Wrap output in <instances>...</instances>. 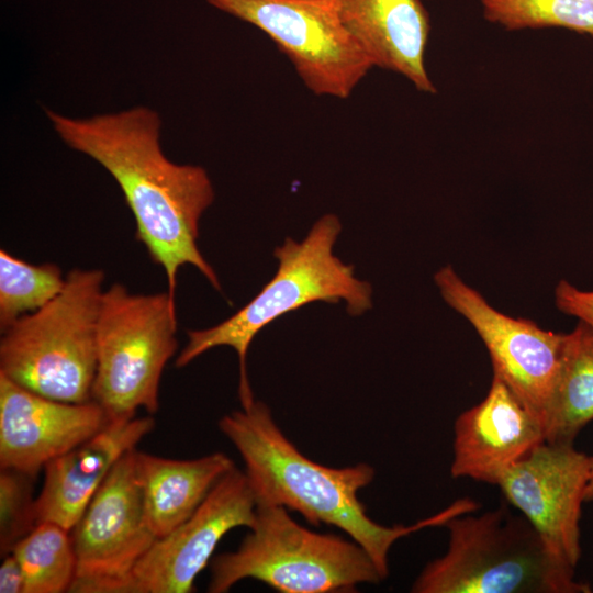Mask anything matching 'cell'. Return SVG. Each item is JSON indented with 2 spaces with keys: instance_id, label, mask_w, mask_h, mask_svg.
I'll return each instance as SVG.
<instances>
[{
  "instance_id": "obj_25",
  "label": "cell",
  "mask_w": 593,
  "mask_h": 593,
  "mask_svg": "<svg viewBox=\"0 0 593 593\" xmlns=\"http://www.w3.org/2000/svg\"><path fill=\"white\" fill-rule=\"evenodd\" d=\"M585 502H592L593 501V457H591V474L590 480L585 490Z\"/></svg>"
},
{
  "instance_id": "obj_1",
  "label": "cell",
  "mask_w": 593,
  "mask_h": 593,
  "mask_svg": "<svg viewBox=\"0 0 593 593\" xmlns=\"http://www.w3.org/2000/svg\"><path fill=\"white\" fill-rule=\"evenodd\" d=\"M47 116L70 148L100 164L116 181L136 224V238L165 271L175 300L180 267H195L216 290L214 269L198 247L200 219L214 200L206 170L176 164L164 154L161 121L146 107L90 118Z\"/></svg>"
},
{
  "instance_id": "obj_8",
  "label": "cell",
  "mask_w": 593,
  "mask_h": 593,
  "mask_svg": "<svg viewBox=\"0 0 593 593\" xmlns=\"http://www.w3.org/2000/svg\"><path fill=\"white\" fill-rule=\"evenodd\" d=\"M265 34L317 96L348 98L373 68L326 0H206Z\"/></svg>"
},
{
  "instance_id": "obj_23",
  "label": "cell",
  "mask_w": 593,
  "mask_h": 593,
  "mask_svg": "<svg viewBox=\"0 0 593 593\" xmlns=\"http://www.w3.org/2000/svg\"><path fill=\"white\" fill-rule=\"evenodd\" d=\"M555 303L562 313L593 327V291L580 290L562 279L555 289Z\"/></svg>"
},
{
  "instance_id": "obj_11",
  "label": "cell",
  "mask_w": 593,
  "mask_h": 593,
  "mask_svg": "<svg viewBox=\"0 0 593 593\" xmlns=\"http://www.w3.org/2000/svg\"><path fill=\"white\" fill-rule=\"evenodd\" d=\"M591 474V457L568 444L544 441L513 465L500 486L506 501L532 524L567 566L581 557V506Z\"/></svg>"
},
{
  "instance_id": "obj_16",
  "label": "cell",
  "mask_w": 593,
  "mask_h": 593,
  "mask_svg": "<svg viewBox=\"0 0 593 593\" xmlns=\"http://www.w3.org/2000/svg\"><path fill=\"white\" fill-rule=\"evenodd\" d=\"M373 67L435 93L425 65L430 19L422 0H326Z\"/></svg>"
},
{
  "instance_id": "obj_18",
  "label": "cell",
  "mask_w": 593,
  "mask_h": 593,
  "mask_svg": "<svg viewBox=\"0 0 593 593\" xmlns=\"http://www.w3.org/2000/svg\"><path fill=\"white\" fill-rule=\"evenodd\" d=\"M593 419V327L579 321L564 333L559 368L545 412V441L573 445Z\"/></svg>"
},
{
  "instance_id": "obj_13",
  "label": "cell",
  "mask_w": 593,
  "mask_h": 593,
  "mask_svg": "<svg viewBox=\"0 0 593 593\" xmlns=\"http://www.w3.org/2000/svg\"><path fill=\"white\" fill-rule=\"evenodd\" d=\"M109 422L93 400L69 403L30 391L0 373V468L36 478L45 466Z\"/></svg>"
},
{
  "instance_id": "obj_19",
  "label": "cell",
  "mask_w": 593,
  "mask_h": 593,
  "mask_svg": "<svg viewBox=\"0 0 593 593\" xmlns=\"http://www.w3.org/2000/svg\"><path fill=\"white\" fill-rule=\"evenodd\" d=\"M11 552L23 570L25 593L69 592L77 564L69 530L53 522H40Z\"/></svg>"
},
{
  "instance_id": "obj_17",
  "label": "cell",
  "mask_w": 593,
  "mask_h": 593,
  "mask_svg": "<svg viewBox=\"0 0 593 593\" xmlns=\"http://www.w3.org/2000/svg\"><path fill=\"white\" fill-rule=\"evenodd\" d=\"M145 510L157 538L172 532L231 469L233 460L223 452L195 459H170L135 450Z\"/></svg>"
},
{
  "instance_id": "obj_20",
  "label": "cell",
  "mask_w": 593,
  "mask_h": 593,
  "mask_svg": "<svg viewBox=\"0 0 593 593\" xmlns=\"http://www.w3.org/2000/svg\"><path fill=\"white\" fill-rule=\"evenodd\" d=\"M60 268L51 262L32 265L0 250V329L51 302L64 288Z\"/></svg>"
},
{
  "instance_id": "obj_2",
  "label": "cell",
  "mask_w": 593,
  "mask_h": 593,
  "mask_svg": "<svg viewBox=\"0 0 593 593\" xmlns=\"http://www.w3.org/2000/svg\"><path fill=\"white\" fill-rule=\"evenodd\" d=\"M219 428L245 463L256 506H283L314 526L323 523L340 528L367 551L382 580L389 573L392 545L435 525L432 516L411 526L373 522L358 492L371 483L374 469L367 463L331 468L310 460L283 435L261 401L224 415Z\"/></svg>"
},
{
  "instance_id": "obj_10",
  "label": "cell",
  "mask_w": 593,
  "mask_h": 593,
  "mask_svg": "<svg viewBox=\"0 0 593 593\" xmlns=\"http://www.w3.org/2000/svg\"><path fill=\"white\" fill-rule=\"evenodd\" d=\"M434 280L445 302L473 326L484 343L493 374L500 377L542 424L564 333L546 331L533 321L497 311L451 266L440 268Z\"/></svg>"
},
{
  "instance_id": "obj_12",
  "label": "cell",
  "mask_w": 593,
  "mask_h": 593,
  "mask_svg": "<svg viewBox=\"0 0 593 593\" xmlns=\"http://www.w3.org/2000/svg\"><path fill=\"white\" fill-rule=\"evenodd\" d=\"M255 521L256 501L247 477L234 467L189 518L155 541L134 570L132 593L192 592L222 537L233 528H251Z\"/></svg>"
},
{
  "instance_id": "obj_4",
  "label": "cell",
  "mask_w": 593,
  "mask_h": 593,
  "mask_svg": "<svg viewBox=\"0 0 593 593\" xmlns=\"http://www.w3.org/2000/svg\"><path fill=\"white\" fill-rule=\"evenodd\" d=\"M447 551L428 562L414 593H586L523 516L497 507L449 519Z\"/></svg>"
},
{
  "instance_id": "obj_21",
  "label": "cell",
  "mask_w": 593,
  "mask_h": 593,
  "mask_svg": "<svg viewBox=\"0 0 593 593\" xmlns=\"http://www.w3.org/2000/svg\"><path fill=\"white\" fill-rule=\"evenodd\" d=\"M486 21L506 31L562 27L593 36V0H479Z\"/></svg>"
},
{
  "instance_id": "obj_9",
  "label": "cell",
  "mask_w": 593,
  "mask_h": 593,
  "mask_svg": "<svg viewBox=\"0 0 593 593\" xmlns=\"http://www.w3.org/2000/svg\"><path fill=\"white\" fill-rule=\"evenodd\" d=\"M135 449L111 469L74 526L72 593H132L137 563L158 539L148 523Z\"/></svg>"
},
{
  "instance_id": "obj_5",
  "label": "cell",
  "mask_w": 593,
  "mask_h": 593,
  "mask_svg": "<svg viewBox=\"0 0 593 593\" xmlns=\"http://www.w3.org/2000/svg\"><path fill=\"white\" fill-rule=\"evenodd\" d=\"M63 290L2 333L0 373L43 396L91 400L97 369V325L104 272L72 269Z\"/></svg>"
},
{
  "instance_id": "obj_6",
  "label": "cell",
  "mask_w": 593,
  "mask_h": 593,
  "mask_svg": "<svg viewBox=\"0 0 593 593\" xmlns=\"http://www.w3.org/2000/svg\"><path fill=\"white\" fill-rule=\"evenodd\" d=\"M210 593L255 579L282 593L350 592L382 580L356 541L312 532L283 506H256V521L239 547L211 560Z\"/></svg>"
},
{
  "instance_id": "obj_7",
  "label": "cell",
  "mask_w": 593,
  "mask_h": 593,
  "mask_svg": "<svg viewBox=\"0 0 593 593\" xmlns=\"http://www.w3.org/2000/svg\"><path fill=\"white\" fill-rule=\"evenodd\" d=\"M175 300L167 292L132 293L121 283L104 290L97 325V369L91 400L109 421L155 414L164 369L176 354Z\"/></svg>"
},
{
  "instance_id": "obj_24",
  "label": "cell",
  "mask_w": 593,
  "mask_h": 593,
  "mask_svg": "<svg viewBox=\"0 0 593 593\" xmlns=\"http://www.w3.org/2000/svg\"><path fill=\"white\" fill-rule=\"evenodd\" d=\"M0 593H25V578L20 562L11 552L0 566Z\"/></svg>"
},
{
  "instance_id": "obj_22",
  "label": "cell",
  "mask_w": 593,
  "mask_h": 593,
  "mask_svg": "<svg viewBox=\"0 0 593 593\" xmlns=\"http://www.w3.org/2000/svg\"><path fill=\"white\" fill-rule=\"evenodd\" d=\"M34 478L11 469L0 472V553H11L14 546L38 524Z\"/></svg>"
},
{
  "instance_id": "obj_14",
  "label": "cell",
  "mask_w": 593,
  "mask_h": 593,
  "mask_svg": "<svg viewBox=\"0 0 593 593\" xmlns=\"http://www.w3.org/2000/svg\"><path fill=\"white\" fill-rule=\"evenodd\" d=\"M544 441L541 422L493 374L485 398L455 421L451 477L497 485L513 465Z\"/></svg>"
},
{
  "instance_id": "obj_15",
  "label": "cell",
  "mask_w": 593,
  "mask_h": 593,
  "mask_svg": "<svg viewBox=\"0 0 593 593\" xmlns=\"http://www.w3.org/2000/svg\"><path fill=\"white\" fill-rule=\"evenodd\" d=\"M155 428L152 416L109 421L97 434L49 461L36 497L40 522L71 530L114 465Z\"/></svg>"
},
{
  "instance_id": "obj_3",
  "label": "cell",
  "mask_w": 593,
  "mask_h": 593,
  "mask_svg": "<svg viewBox=\"0 0 593 593\" xmlns=\"http://www.w3.org/2000/svg\"><path fill=\"white\" fill-rule=\"evenodd\" d=\"M340 231L338 216L325 214L303 240L286 238L275 249L278 268L271 280L227 320L205 329L189 331L175 366L183 368L214 347H232L239 361V400L242 407L247 409L255 402L246 370L247 351L266 325L315 301H344L347 312L355 316L371 309V286L355 277L353 266L333 253Z\"/></svg>"
}]
</instances>
